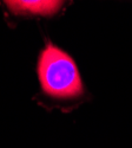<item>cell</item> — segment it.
I'll return each mask as SVG.
<instances>
[{"mask_svg":"<svg viewBox=\"0 0 132 148\" xmlns=\"http://www.w3.org/2000/svg\"><path fill=\"white\" fill-rule=\"evenodd\" d=\"M38 77L43 91L54 98H77L84 85L76 62L62 49L49 43L38 59Z\"/></svg>","mask_w":132,"mask_h":148,"instance_id":"1","label":"cell"},{"mask_svg":"<svg viewBox=\"0 0 132 148\" xmlns=\"http://www.w3.org/2000/svg\"><path fill=\"white\" fill-rule=\"evenodd\" d=\"M8 8L17 14L50 17L57 14L67 0H4Z\"/></svg>","mask_w":132,"mask_h":148,"instance_id":"2","label":"cell"}]
</instances>
